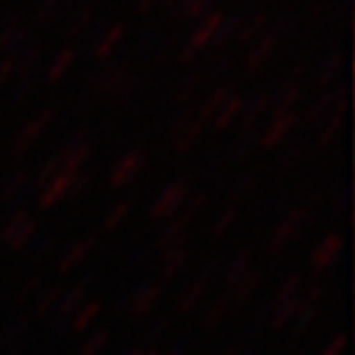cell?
Returning <instances> with one entry per match:
<instances>
[{
    "instance_id": "1",
    "label": "cell",
    "mask_w": 355,
    "mask_h": 355,
    "mask_svg": "<svg viewBox=\"0 0 355 355\" xmlns=\"http://www.w3.org/2000/svg\"><path fill=\"white\" fill-rule=\"evenodd\" d=\"M311 222H313V200H309L306 205L291 210L282 222H279L277 227H274L272 237H269V242H266L269 254L277 257V254H282V252H286L288 247L309 230Z\"/></svg>"
},
{
    "instance_id": "2",
    "label": "cell",
    "mask_w": 355,
    "mask_h": 355,
    "mask_svg": "<svg viewBox=\"0 0 355 355\" xmlns=\"http://www.w3.org/2000/svg\"><path fill=\"white\" fill-rule=\"evenodd\" d=\"M37 232H40V222L35 220L30 212L20 210V212H15V215L8 217L6 225L0 227V242L17 254V252H25L30 244L35 242Z\"/></svg>"
},
{
    "instance_id": "3",
    "label": "cell",
    "mask_w": 355,
    "mask_h": 355,
    "mask_svg": "<svg viewBox=\"0 0 355 355\" xmlns=\"http://www.w3.org/2000/svg\"><path fill=\"white\" fill-rule=\"evenodd\" d=\"M185 200H188V183L185 180H175V183H171L155 198V202L148 210V217L150 220H171L183 207Z\"/></svg>"
},
{
    "instance_id": "4",
    "label": "cell",
    "mask_w": 355,
    "mask_h": 355,
    "mask_svg": "<svg viewBox=\"0 0 355 355\" xmlns=\"http://www.w3.org/2000/svg\"><path fill=\"white\" fill-rule=\"evenodd\" d=\"M92 277L94 274H89L87 279H84L82 284H77V286H72V288H64L62 291V296H60V304H57V311H55V328L52 331H62L64 326H69V321H72V316L79 311V306L87 301V286H89V282H92Z\"/></svg>"
},
{
    "instance_id": "5",
    "label": "cell",
    "mask_w": 355,
    "mask_h": 355,
    "mask_svg": "<svg viewBox=\"0 0 355 355\" xmlns=\"http://www.w3.org/2000/svg\"><path fill=\"white\" fill-rule=\"evenodd\" d=\"M343 247H345V237L340 232L323 234V239L313 247V252H311L309 264L313 266L316 272H328V269L336 266V261L340 259Z\"/></svg>"
},
{
    "instance_id": "6",
    "label": "cell",
    "mask_w": 355,
    "mask_h": 355,
    "mask_svg": "<svg viewBox=\"0 0 355 355\" xmlns=\"http://www.w3.org/2000/svg\"><path fill=\"white\" fill-rule=\"evenodd\" d=\"M161 301H163V284H158V282L141 284V286L133 291L131 301H128V316H131L133 321L150 316V313L158 309Z\"/></svg>"
},
{
    "instance_id": "7",
    "label": "cell",
    "mask_w": 355,
    "mask_h": 355,
    "mask_svg": "<svg viewBox=\"0 0 355 355\" xmlns=\"http://www.w3.org/2000/svg\"><path fill=\"white\" fill-rule=\"evenodd\" d=\"M96 247H99V239L96 237H84V239H79V242H74L72 247H67L60 254V259H57V274H60V277L74 274L79 266L92 257V252H94Z\"/></svg>"
},
{
    "instance_id": "8",
    "label": "cell",
    "mask_w": 355,
    "mask_h": 355,
    "mask_svg": "<svg viewBox=\"0 0 355 355\" xmlns=\"http://www.w3.org/2000/svg\"><path fill=\"white\" fill-rule=\"evenodd\" d=\"M74 178H77V173H67V171H62L60 175L52 178L50 183L42 188V193H40L37 205L42 207V210H50V207L60 205L62 200L69 198V193H72Z\"/></svg>"
},
{
    "instance_id": "9",
    "label": "cell",
    "mask_w": 355,
    "mask_h": 355,
    "mask_svg": "<svg viewBox=\"0 0 355 355\" xmlns=\"http://www.w3.org/2000/svg\"><path fill=\"white\" fill-rule=\"evenodd\" d=\"M89 153H92V146H89V141H87V133H79V136H74V139L60 150L57 161H60L62 171L79 173V168L87 163Z\"/></svg>"
},
{
    "instance_id": "10",
    "label": "cell",
    "mask_w": 355,
    "mask_h": 355,
    "mask_svg": "<svg viewBox=\"0 0 355 355\" xmlns=\"http://www.w3.org/2000/svg\"><path fill=\"white\" fill-rule=\"evenodd\" d=\"M261 282H264V274H261L259 269H252V272L244 274L237 284L227 286V294H225V296H227L230 306H232V313L242 309V306L257 294V288L261 286Z\"/></svg>"
},
{
    "instance_id": "11",
    "label": "cell",
    "mask_w": 355,
    "mask_h": 355,
    "mask_svg": "<svg viewBox=\"0 0 355 355\" xmlns=\"http://www.w3.org/2000/svg\"><path fill=\"white\" fill-rule=\"evenodd\" d=\"M50 119H52V111H42L40 116H35L28 126L17 133L15 141H12V158H20L22 153H28V150L33 148L35 141H37L40 136L44 133V128H47Z\"/></svg>"
},
{
    "instance_id": "12",
    "label": "cell",
    "mask_w": 355,
    "mask_h": 355,
    "mask_svg": "<svg viewBox=\"0 0 355 355\" xmlns=\"http://www.w3.org/2000/svg\"><path fill=\"white\" fill-rule=\"evenodd\" d=\"M144 166H146V155L141 153V150H133V153L123 155L121 161L114 166V171H111V175H109V183L114 185V188H123V185L131 183L133 178H139Z\"/></svg>"
},
{
    "instance_id": "13",
    "label": "cell",
    "mask_w": 355,
    "mask_h": 355,
    "mask_svg": "<svg viewBox=\"0 0 355 355\" xmlns=\"http://www.w3.org/2000/svg\"><path fill=\"white\" fill-rule=\"evenodd\" d=\"M64 288L60 284H50V286H42L37 296L33 301V313H30V321H47V318L55 316L57 304H60V296Z\"/></svg>"
},
{
    "instance_id": "14",
    "label": "cell",
    "mask_w": 355,
    "mask_h": 355,
    "mask_svg": "<svg viewBox=\"0 0 355 355\" xmlns=\"http://www.w3.org/2000/svg\"><path fill=\"white\" fill-rule=\"evenodd\" d=\"M205 294H207V282H205V279L188 284V286L178 294L175 306H173V309H175L178 316H190V313H195V311H198V306L202 304Z\"/></svg>"
},
{
    "instance_id": "15",
    "label": "cell",
    "mask_w": 355,
    "mask_h": 355,
    "mask_svg": "<svg viewBox=\"0 0 355 355\" xmlns=\"http://www.w3.org/2000/svg\"><path fill=\"white\" fill-rule=\"evenodd\" d=\"M301 291H304V277H301L299 272L296 274H288L286 279H284L282 284H279V288L272 294V299L264 304V311H261V316H269L277 306H282L284 301L288 299H296V296H301Z\"/></svg>"
},
{
    "instance_id": "16",
    "label": "cell",
    "mask_w": 355,
    "mask_h": 355,
    "mask_svg": "<svg viewBox=\"0 0 355 355\" xmlns=\"http://www.w3.org/2000/svg\"><path fill=\"white\" fill-rule=\"evenodd\" d=\"M101 313H104V304H101L99 299H87L79 306L77 313L72 316V321H69V331H74V333L89 331V328L101 318Z\"/></svg>"
},
{
    "instance_id": "17",
    "label": "cell",
    "mask_w": 355,
    "mask_h": 355,
    "mask_svg": "<svg viewBox=\"0 0 355 355\" xmlns=\"http://www.w3.org/2000/svg\"><path fill=\"white\" fill-rule=\"evenodd\" d=\"M294 123H296V116L294 114H288V111H279L277 116H274V121H272V126L266 128L264 131V136H261V148H274V146L279 144L282 139H286L288 136V131L294 128Z\"/></svg>"
},
{
    "instance_id": "18",
    "label": "cell",
    "mask_w": 355,
    "mask_h": 355,
    "mask_svg": "<svg viewBox=\"0 0 355 355\" xmlns=\"http://www.w3.org/2000/svg\"><path fill=\"white\" fill-rule=\"evenodd\" d=\"M190 259V250L188 247H175V250H166L161 259V277L163 282H173L178 274L183 272L185 264Z\"/></svg>"
},
{
    "instance_id": "19",
    "label": "cell",
    "mask_w": 355,
    "mask_h": 355,
    "mask_svg": "<svg viewBox=\"0 0 355 355\" xmlns=\"http://www.w3.org/2000/svg\"><path fill=\"white\" fill-rule=\"evenodd\" d=\"M222 25V15H210L205 22H202V28L198 30V33L193 35V40H190V44L185 47L183 52V62H188L190 57L195 55V52L200 50V47H205V44L212 42V37H215V33L220 30Z\"/></svg>"
},
{
    "instance_id": "20",
    "label": "cell",
    "mask_w": 355,
    "mask_h": 355,
    "mask_svg": "<svg viewBox=\"0 0 355 355\" xmlns=\"http://www.w3.org/2000/svg\"><path fill=\"white\" fill-rule=\"evenodd\" d=\"M30 316L20 313V316H12L10 321H6L0 326V345L3 348H12V345H20V340L25 338V333L30 328Z\"/></svg>"
},
{
    "instance_id": "21",
    "label": "cell",
    "mask_w": 355,
    "mask_h": 355,
    "mask_svg": "<svg viewBox=\"0 0 355 355\" xmlns=\"http://www.w3.org/2000/svg\"><path fill=\"white\" fill-rule=\"evenodd\" d=\"M227 316H232V306H230L227 296L222 294V296H217V301H212L205 313H202V331H207V333L217 331Z\"/></svg>"
},
{
    "instance_id": "22",
    "label": "cell",
    "mask_w": 355,
    "mask_h": 355,
    "mask_svg": "<svg viewBox=\"0 0 355 355\" xmlns=\"http://www.w3.org/2000/svg\"><path fill=\"white\" fill-rule=\"evenodd\" d=\"M42 286H44V277H42V272L40 274H30L25 282H20L15 286V291L10 294V304H15V306H25V304H30V301H35V296L42 291Z\"/></svg>"
},
{
    "instance_id": "23",
    "label": "cell",
    "mask_w": 355,
    "mask_h": 355,
    "mask_svg": "<svg viewBox=\"0 0 355 355\" xmlns=\"http://www.w3.org/2000/svg\"><path fill=\"white\" fill-rule=\"evenodd\" d=\"M252 261H254V257H252V250L237 252V254H234L232 259L227 261V266H225V282H227V286L237 284L239 279L244 277V274L254 269V264H252Z\"/></svg>"
},
{
    "instance_id": "24",
    "label": "cell",
    "mask_w": 355,
    "mask_h": 355,
    "mask_svg": "<svg viewBox=\"0 0 355 355\" xmlns=\"http://www.w3.org/2000/svg\"><path fill=\"white\" fill-rule=\"evenodd\" d=\"M299 304H301V296H296V299L284 301L282 306H277V309L269 313V323H272L274 331H284V328H288L294 323L296 313H299Z\"/></svg>"
},
{
    "instance_id": "25",
    "label": "cell",
    "mask_w": 355,
    "mask_h": 355,
    "mask_svg": "<svg viewBox=\"0 0 355 355\" xmlns=\"http://www.w3.org/2000/svg\"><path fill=\"white\" fill-rule=\"evenodd\" d=\"M111 343V331L109 328H96L94 333H89L87 338L79 345V355H101Z\"/></svg>"
},
{
    "instance_id": "26",
    "label": "cell",
    "mask_w": 355,
    "mask_h": 355,
    "mask_svg": "<svg viewBox=\"0 0 355 355\" xmlns=\"http://www.w3.org/2000/svg\"><path fill=\"white\" fill-rule=\"evenodd\" d=\"M237 220H239V207H237V202H234V205H227L220 215H217V220L212 222V227H210V237L222 239L234 225H237Z\"/></svg>"
},
{
    "instance_id": "27",
    "label": "cell",
    "mask_w": 355,
    "mask_h": 355,
    "mask_svg": "<svg viewBox=\"0 0 355 355\" xmlns=\"http://www.w3.org/2000/svg\"><path fill=\"white\" fill-rule=\"evenodd\" d=\"M318 321V306L316 304H299V313H296L294 323H291V331L294 336H306V333L313 328V323Z\"/></svg>"
},
{
    "instance_id": "28",
    "label": "cell",
    "mask_w": 355,
    "mask_h": 355,
    "mask_svg": "<svg viewBox=\"0 0 355 355\" xmlns=\"http://www.w3.org/2000/svg\"><path fill=\"white\" fill-rule=\"evenodd\" d=\"M28 185V171H15L6 178V183L0 185V202H10Z\"/></svg>"
},
{
    "instance_id": "29",
    "label": "cell",
    "mask_w": 355,
    "mask_h": 355,
    "mask_svg": "<svg viewBox=\"0 0 355 355\" xmlns=\"http://www.w3.org/2000/svg\"><path fill=\"white\" fill-rule=\"evenodd\" d=\"M128 212H131V205H128V202H119L116 207H111V210L106 212L104 222H101V234L119 232V227H121L123 222H126Z\"/></svg>"
},
{
    "instance_id": "30",
    "label": "cell",
    "mask_w": 355,
    "mask_h": 355,
    "mask_svg": "<svg viewBox=\"0 0 355 355\" xmlns=\"http://www.w3.org/2000/svg\"><path fill=\"white\" fill-rule=\"evenodd\" d=\"M343 111H345V99L340 101V106H338V114H333L331 116V121H328V126L323 128L321 133H318V141H316V146L318 148H328V146L336 141V136H338V131H340V126H343Z\"/></svg>"
},
{
    "instance_id": "31",
    "label": "cell",
    "mask_w": 355,
    "mask_h": 355,
    "mask_svg": "<svg viewBox=\"0 0 355 355\" xmlns=\"http://www.w3.org/2000/svg\"><path fill=\"white\" fill-rule=\"evenodd\" d=\"M239 109H242V99H239V96H232V99L225 101V104L220 106V111L215 114V119H212V123H215L217 131L227 128L230 123L234 121V116L239 114Z\"/></svg>"
},
{
    "instance_id": "32",
    "label": "cell",
    "mask_w": 355,
    "mask_h": 355,
    "mask_svg": "<svg viewBox=\"0 0 355 355\" xmlns=\"http://www.w3.org/2000/svg\"><path fill=\"white\" fill-rule=\"evenodd\" d=\"M22 37H25V25L15 17V20L8 22L6 28L0 30V47L3 50H12V47H17L22 42Z\"/></svg>"
},
{
    "instance_id": "33",
    "label": "cell",
    "mask_w": 355,
    "mask_h": 355,
    "mask_svg": "<svg viewBox=\"0 0 355 355\" xmlns=\"http://www.w3.org/2000/svg\"><path fill=\"white\" fill-rule=\"evenodd\" d=\"M274 44H277V40H274V35H266V37L257 40V47L250 52V60H247V64H250V69H254V67H259L261 62L266 60V57L272 55Z\"/></svg>"
},
{
    "instance_id": "34",
    "label": "cell",
    "mask_w": 355,
    "mask_h": 355,
    "mask_svg": "<svg viewBox=\"0 0 355 355\" xmlns=\"http://www.w3.org/2000/svg\"><path fill=\"white\" fill-rule=\"evenodd\" d=\"M225 96H227V89H220L217 94H212L210 99H207V104L200 109V116H198V121L205 126V123H210L212 119H215V114L220 111V106L225 104Z\"/></svg>"
},
{
    "instance_id": "35",
    "label": "cell",
    "mask_w": 355,
    "mask_h": 355,
    "mask_svg": "<svg viewBox=\"0 0 355 355\" xmlns=\"http://www.w3.org/2000/svg\"><path fill=\"white\" fill-rule=\"evenodd\" d=\"M171 331H173V318L171 316H155L153 323L148 326V331H146V338L161 340V338H166V336H171Z\"/></svg>"
},
{
    "instance_id": "36",
    "label": "cell",
    "mask_w": 355,
    "mask_h": 355,
    "mask_svg": "<svg viewBox=\"0 0 355 355\" xmlns=\"http://www.w3.org/2000/svg\"><path fill=\"white\" fill-rule=\"evenodd\" d=\"M266 106H269V96H266V94H261V96H257L254 101H250V106L244 109V126L250 128L252 123H254L257 119H259L261 114H264Z\"/></svg>"
},
{
    "instance_id": "37",
    "label": "cell",
    "mask_w": 355,
    "mask_h": 355,
    "mask_svg": "<svg viewBox=\"0 0 355 355\" xmlns=\"http://www.w3.org/2000/svg\"><path fill=\"white\" fill-rule=\"evenodd\" d=\"M296 96H299V87H296V79H288V82L284 84L282 89H279V94H277V99H279V111H286V106H288V104H294Z\"/></svg>"
},
{
    "instance_id": "38",
    "label": "cell",
    "mask_w": 355,
    "mask_h": 355,
    "mask_svg": "<svg viewBox=\"0 0 355 355\" xmlns=\"http://www.w3.org/2000/svg\"><path fill=\"white\" fill-rule=\"evenodd\" d=\"M121 35H123V28H114L109 35L104 37V42L101 44H96V57H109L111 55V50L116 47L119 42H121Z\"/></svg>"
},
{
    "instance_id": "39",
    "label": "cell",
    "mask_w": 355,
    "mask_h": 355,
    "mask_svg": "<svg viewBox=\"0 0 355 355\" xmlns=\"http://www.w3.org/2000/svg\"><path fill=\"white\" fill-rule=\"evenodd\" d=\"M72 60H74V52L72 50H64L60 57L55 60V64L50 67V82H57V79L62 77V74L69 69V64H72Z\"/></svg>"
},
{
    "instance_id": "40",
    "label": "cell",
    "mask_w": 355,
    "mask_h": 355,
    "mask_svg": "<svg viewBox=\"0 0 355 355\" xmlns=\"http://www.w3.org/2000/svg\"><path fill=\"white\" fill-rule=\"evenodd\" d=\"M52 252H55V242H52V239H44V242H40L33 250V254H30V264H42V261L50 259Z\"/></svg>"
},
{
    "instance_id": "41",
    "label": "cell",
    "mask_w": 355,
    "mask_h": 355,
    "mask_svg": "<svg viewBox=\"0 0 355 355\" xmlns=\"http://www.w3.org/2000/svg\"><path fill=\"white\" fill-rule=\"evenodd\" d=\"M331 106H333V94H326L323 99H318V104H313L309 109V121L318 123V121H321V116L326 114L328 109H331Z\"/></svg>"
},
{
    "instance_id": "42",
    "label": "cell",
    "mask_w": 355,
    "mask_h": 355,
    "mask_svg": "<svg viewBox=\"0 0 355 355\" xmlns=\"http://www.w3.org/2000/svg\"><path fill=\"white\" fill-rule=\"evenodd\" d=\"M212 0H185V8H183V15L185 17H200L205 15V10L210 8Z\"/></svg>"
},
{
    "instance_id": "43",
    "label": "cell",
    "mask_w": 355,
    "mask_h": 355,
    "mask_svg": "<svg viewBox=\"0 0 355 355\" xmlns=\"http://www.w3.org/2000/svg\"><path fill=\"white\" fill-rule=\"evenodd\" d=\"M345 345H348V336H345V333H338V336H333V340L323 348L321 355H343Z\"/></svg>"
},
{
    "instance_id": "44",
    "label": "cell",
    "mask_w": 355,
    "mask_h": 355,
    "mask_svg": "<svg viewBox=\"0 0 355 355\" xmlns=\"http://www.w3.org/2000/svg\"><path fill=\"white\" fill-rule=\"evenodd\" d=\"M89 185H92V173H77L69 198H79V195H84L89 190Z\"/></svg>"
},
{
    "instance_id": "45",
    "label": "cell",
    "mask_w": 355,
    "mask_h": 355,
    "mask_svg": "<svg viewBox=\"0 0 355 355\" xmlns=\"http://www.w3.org/2000/svg\"><path fill=\"white\" fill-rule=\"evenodd\" d=\"M261 28H264V15H257L254 20H252L250 25L242 30V33H239V40H242V42H252V40H254V35L259 33Z\"/></svg>"
},
{
    "instance_id": "46",
    "label": "cell",
    "mask_w": 355,
    "mask_h": 355,
    "mask_svg": "<svg viewBox=\"0 0 355 355\" xmlns=\"http://www.w3.org/2000/svg\"><path fill=\"white\" fill-rule=\"evenodd\" d=\"M254 150V139H250V136H244V139H239V144L234 146V161H244L247 155Z\"/></svg>"
},
{
    "instance_id": "47",
    "label": "cell",
    "mask_w": 355,
    "mask_h": 355,
    "mask_svg": "<svg viewBox=\"0 0 355 355\" xmlns=\"http://www.w3.org/2000/svg\"><path fill=\"white\" fill-rule=\"evenodd\" d=\"M338 69H340V57H328V62H326V67H323V72H321V77H318V82L326 84L328 79L333 77V72H338Z\"/></svg>"
},
{
    "instance_id": "48",
    "label": "cell",
    "mask_w": 355,
    "mask_h": 355,
    "mask_svg": "<svg viewBox=\"0 0 355 355\" xmlns=\"http://www.w3.org/2000/svg\"><path fill=\"white\" fill-rule=\"evenodd\" d=\"M257 183H259V180H257V175H244V180H242V185H239L237 190H234V198H244V195H250L252 190L257 188Z\"/></svg>"
},
{
    "instance_id": "49",
    "label": "cell",
    "mask_w": 355,
    "mask_h": 355,
    "mask_svg": "<svg viewBox=\"0 0 355 355\" xmlns=\"http://www.w3.org/2000/svg\"><path fill=\"white\" fill-rule=\"evenodd\" d=\"M301 155H304V146H296V148H291L286 155H284V171H288V168H294L296 163L301 161Z\"/></svg>"
},
{
    "instance_id": "50",
    "label": "cell",
    "mask_w": 355,
    "mask_h": 355,
    "mask_svg": "<svg viewBox=\"0 0 355 355\" xmlns=\"http://www.w3.org/2000/svg\"><path fill=\"white\" fill-rule=\"evenodd\" d=\"M60 6H62V0H47V3H44V6L37 10V22H40V17H47L52 10H57Z\"/></svg>"
},
{
    "instance_id": "51",
    "label": "cell",
    "mask_w": 355,
    "mask_h": 355,
    "mask_svg": "<svg viewBox=\"0 0 355 355\" xmlns=\"http://www.w3.org/2000/svg\"><path fill=\"white\" fill-rule=\"evenodd\" d=\"M348 205H350L348 190H343V193H340V198H338V202H333V212H336V215H338V212H345V210H348Z\"/></svg>"
},
{
    "instance_id": "52",
    "label": "cell",
    "mask_w": 355,
    "mask_h": 355,
    "mask_svg": "<svg viewBox=\"0 0 355 355\" xmlns=\"http://www.w3.org/2000/svg\"><path fill=\"white\" fill-rule=\"evenodd\" d=\"M185 348H188V343H175L173 348H168L166 353H161V355H185Z\"/></svg>"
},
{
    "instance_id": "53",
    "label": "cell",
    "mask_w": 355,
    "mask_h": 355,
    "mask_svg": "<svg viewBox=\"0 0 355 355\" xmlns=\"http://www.w3.org/2000/svg\"><path fill=\"white\" fill-rule=\"evenodd\" d=\"M153 6H155V0H139V3H136V10L146 12V10H150Z\"/></svg>"
},
{
    "instance_id": "54",
    "label": "cell",
    "mask_w": 355,
    "mask_h": 355,
    "mask_svg": "<svg viewBox=\"0 0 355 355\" xmlns=\"http://www.w3.org/2000/svg\"><path fill=\"white\" fill-rule=\"evenodd\" d=\"M126 355H161V350H128Z\"/></svg>"
},
{
    "instance_id": "55",
    "label": "cell",
    "mask_w": 355,
    "mask_h": 355,
    "mask_svg": "<svg viewBox=\"0 0 355 355\" xmlns=\"http://www.w3.org/2000/svg\"><path fill=\"white\" fill-rule=\"evenodd\" d=\"M6 355H25V350H22V345H12L6 350Z\"/></svg>"
},
{
    "instance_id": "56",
    "label": "cell",
    "mask_w": 355,
    "mask_h": 355,
    "mask_svg": "<svg viewBox=\"0 0 355 355\" xmlns=\"http://www.w3.org/2000/svg\"><path fill=\"white\" fill-rule=\"evenodd\" d=\"M222 355H237V348H234V345H230V348L225 350V353H222Z\"/></svg>"
}]
</instances>
